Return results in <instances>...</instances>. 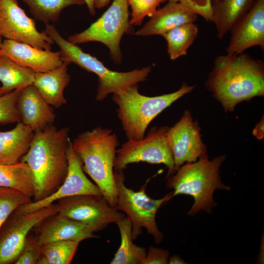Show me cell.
Returning a JSON list of instances; mask_svg holds the SVG:
<instances>
[{"instance_id":"6da1fadb","label":"cell","mask_w":264,"mask_h":264,"mask_svg":"<svg viewBox=\"0 0 264 264\" xmlns=\"http://www.w3.org/2000/svg\"><path fill=\"white\" fill-rule=\"evenodd\" d=\"M206 86L225 110L232 111L238 103L264 96V63L243 52L218 56Z\"/></svg>"},{"instance_id":"7a4b0ae2","label":"cell","mask_w":264,"mask_h":264,"mask_svg":"<svg viewBox=\"0 0 264 264\" xmlns=\"http://www.w3.org/2000/svg\"><path fill=\"white\" fill-rule=\"evenodd\" d=\"M69 133V128L58 129L53 125L35 132L29 149L21 160L28 165L33 177V201L49 197L65 180L68 168Z\"/></svg>"},{"instance_id":"3957f363","label":"cell","mask_w":264,"mask_h":264,"mask_svg":"<svg viewBox=\"0 0 264 264\" xmlns=\"http://www.w3.org/2000/svg\"><path fill=\"white\" fill-rule=\"evenodd\" d=\"M118 145L116 133L111 129L101 127L81 132L72 141L73 150L82 161L84 171L114 208L117 192L114 162Z\"/></svg>"},{"instance_id":"277c9868","label":"cell","mask_w":264,"mask_h":264,"mask_svg":"<svg viewBox=\"0 0 264 264\" xmlns=\"http://www.w3.org/2000/svg\"><path fill=\"white\" fill-rule=\"evenodd\" d=\"M225 159L220 155L212 160L206 156L198 160L187 162L180 166L173 175L167 177V187L172 189V197L178 195L192 197L194 202L187 212L194 216L201 210L211 213L217 205L213 198L216 190H230L221 180L220 167Z\"/></svg>"},{"instance_id":"5b68a950","label":"cell","mask_w":264,"mask_h":264,"mask_svg":"<svg viewBox=\"0 0 264 264\" xmlns=\"http://www.w3.org/2000/svg\"><path fill=\"white\" fill-rule=\"evenodd\" d=\"M44 30L59 47L63 62L74 63L98 76L96 100L102 101L110 94L119 93L145 81L152 70L151 66L128 72H118L107 68L100 61L84 52L77 44L65 39L52 24L45 25Z\"/></svg>"},{"instance_id":"8992f818","label":"cell","mask_w":264,"mask_h":264,"mask_svg":"<svg viewBox=\"0 0 264 264\" xmlns=\"http://www.w3.org/2000/svg\"><path fill=\"white\" fill-rule=\"evenodd\" d=\"M138 85L112 95L116 112L128 140H138L145 135L150 123L162 111L194 87L183 83L177 90L155 96L142 95Z\"/></svg>"},{"instance_id":"52a82bcc","label":"cell","mask_w":264,"mask_h":264,"mask_svg":"<svg viewBox=\"0 0 264 264\" xmlns=\"http://www.w3.org/2000/svg\"><path fill=\"white\" fill-rule=\"evenodd\" d=\"M114 177L117 192L115 208L124 212L130 220L132 240H136L144 228L155 243H160L164 237L156 223V215L160 207L173 198L172 192L162 198L154 199L147 195L146 185L137 191L127 187L123 171H114Z\"/></svg>"},{"instance_id":"ba28073f","label":"cell","mask_w":264,"mask_h":264,"mask_svg":"<svg viewBox=\"0 0 264 264\" xmlns=\"http://www.w3.org/2000/svg\"><path fill=\"white\" fill-rule=\"evenodd\" d=\"M128 0H113L109 8L86 29L68 37L70 43L78 44L90 42L107 46L116 64L122 60L120 42L123 36L132 31Z\"/></svg>"},{"instance_id":"9c48e42d","label":"cell","mask_w":264,"mask_h":264,"mask_svg":"<svg viewBox=\"0 0 264 264\" xmlns=\"http://www.w3.org/2000/svg\"><path fill=\"white\" fill-rule=\"evenodd\" d=\"M169 127H153L140 139L128 140L117 149L114 170H125L128 165L139 162L163 164L168 168L167 177L177 171L167 138Z\"/></svg>"},{"instance_id":"30bf717a","label":"cell","mask_w":264,"mask_h":264,"mask_svg":"<svg viewBox=\"0 0 264 264\" xmlns=\"http://www.w3.org/2000/svg\"><path fill=\"white\" fill-rule=\"evenodd\" d=\"M58 213L55 203L29 213L13 212L0 229V264L14 263L30 230Z\"/></svg>"},{"instance_id":"8fae6325","label":"cell","mask_w":264,"mask_h":264,"mask_svg":"<svg viewBox=\"0 0 264 264\" xmlns=\"http://www.w3.org/2000/svg\"><path fill=\"white\" fill-rule=\"evenodd\" d=\"M57 201L59 214L90 227L94 232L125 217L103 195H79Z\"/></svg>"},{"instance_id":"7c38bea8","label":"cell","mask_w":264,"mask_h":264,"mask_svg":"<svg viewBox=\"0 0 264 264\" xmlns=\"http://www.w3.org/2000/svg\"><path fill=\"white\" fill-rule=\"evenodd\" d=\"M0 35L36 48L50 50L53 40L40 32L35 21L20 6L18 0H0Z\"/></svg>"},{"instance_id":"4fadbf2b","label":"cell","mask_w":264,"mask_h":264,"mask_svg":"<svg viewBox=\"0 0 264 264\" xmlns=\"http://www.w3.org/2000/svg\"><path fill=\"white\" fill-rule=\"evenodd\" d=\"M167 138L176 170L185 163L206 156L207 148L202 141L199 125L188 110L169 128Z\"/></svg>"},{"instance_id":"5bb4252c","label":"cell","mask_w":264,"mask_h":264,"mask_svg":"<svg viewBox=\"0 0 264 264\" xmlns=\"http://www.w3.org/2000/svg\"><path fill=\"white\" fill-rule=\"evenodd\" d=\"M68 168L66 176L53 194L39 201H32L18 208L22 213H29L48 206L57 200L66 197L79 195H103L98 187L86 176L83 169V162L73 150L72 141L67 149Z\"/></svg>"},{"instance_id":"9a60e30c","label":"cell","mask_w":264,"mask_h":264,"mask_svg":"<svg viewBox=\"0 0 264 264\" xmlns=\"http://www.w3.org/2000/svg\"><path fill=\"white\" fill-rule=\"evenodd\" d=\"M227 54H239L248 48H264V0H255L248 12L232 27Z\"/></svg>"},{"instance_id":"2e32d148","label":"cell","mask_w":264,"mask_h":264,"mask_svg":"<svg viewBox=\"0 0 264 264\" xmlns=\"http://www.w3.org/2000/svg\"><path fill=\"white\" fill-rule=\"evenodd\" d=\"M0 56H5L35 72H46L59 67L63 63L59 51L41 49L8 39L3 41Z\"/></svg>"},{"instance_id":"e0dca14e","label":"cell","mask_w":264,"mask_h":264,"mask_svg":"<svg viewBox=\"0 0 264 264\" xmlns=\"http://www.w3.org/2000/svg\"><path fill=\"white\" fill-rule=\"evenodd\" d=\"M37 226L38 228L35 238L40 246L55 241L80 242L88 239L98 238L90 227L59 213L47 218Z\"/></svg>"},{"instance_id":"ac0fdd59","label":"cell","mask_w":264,"mask_h":264,"mask_svg":"<svg viewBox=\"0 0 264 264\" xmlns=\"http://www.w3.org/2000/svg\"><path fill=\"white\" fill-rule=\"evenodd\" d=\"M21 122L34 132L53 125L56 115L36 88L30 85L22 89L17 103Z\"/></svg>"},{"instance_id":"d6986e66","label":"cell","mask_w":264,"mask_h":264,"mask_svg":"<svg viewBox=\"0 0 264 264\" xmlns=\"http://www.w3.org/2000/svg\"><path fill=\"white\" fill-rule=\"evenodd\" d=\"M198 15L194 13L182 4L169 1L163 7L157 9L151 19L134 35L147 36L162 35L178 26L195 22Z\"/></svg>"},{"instance_id":"ffe728a7","label":"cell","mask_w":264,"mask_h":264,"mask_svg":"<svg viewBox=\"0 0 264 264\" xmlns=\"http://www.w3.org/2000/svg\"><path fill=\"white\" fill-rule=\"evenodd\" d=\"M68 62H63L59 67L44 72H36L32 85L45 102L55 108L66 103L64 90L70 81L67 72Z\"/></svg>"},{"instance_id":"44dd1931","label":"cell","mask_w":264,"mask_h":264,"mask_svg":"<svg viewBox=\"0 0 264 264\" xmlns=\"http://www.w3.org/2000/svg\"><path fill=\"white\" fill-rule=\"evenodd\" d=\"M34 134L32 129L21 121L12 130L0 131V164L19 162L29 149Z\"/></svg>"},{"instance_id":"7402d4cb","label":"cell","mask_w":264,"mask_h":264,"mask_svg":"<svg viewBox=\"0 0 264 264\" xmlns=\"http://www.w3.org/2000/svg\"><path fill=\"white\" fill-rule=\"evenodd\" d=\"M255 0H220L214 4L213 20L217 37L222 39L248 12Z\"/></svg>"},{"instance_id":"603a6c76","label":"cell","mask_w":264,"mask_h":264,"mask_svg":"<svg viewBox=\"0 0 264 264\" xmlns=\"http://www.w3.org/2000/svg\"><path fill=\"white\" fill-rule=\"evenodd\" d=\"M0 187L13 189L33 198L34 180L28 165L22 161L12 164H0Z\"/></svg>"},{"instance_id":"cb8c5ba5","label":"cell","mask_w":264,"mask_h":264,"mask_svg":"<svg viewBox=\"0 0 264 264\" xmlns=\"http://www.w3.org/2000/svg\"><path fill=\"white\" fill-rule=\"evenodd\" d=\"M117 224L120 235V246L110 264H141L147 251L144 247L133 242L132 225L130 220L125 216L118 220Z\"/></svg>"},{"instance_id":"d4e9b609","label":"cell","mask_w":264,"mask_h":264,"mask_svg":"<svg viewBox=\"0 0 264 264\" xmlns=\"http://www.w3.org/2000/svg\"><path fill=\"white\" fill-rule=\"evenodd\" d=\"M35 73L5 56H0V82L7 93L32 85Z\"/></svg>"},{"instance_id":"484cf974","label":"cell","mask_w":264,"mask_h":264,"mask_svg":"<svg viewBox=\"0 0 264 264\" xmlns=\"http://www.w3.org/2000/svg\"><path fill=\"white\" fill-rule=\"evenodd\" d=\"M198 33V28L195 22L176 27L161 36L167 43V52L171 60H175L186 55Z\"/></svg>"},{"instance_id":"4316f807","label":"cell","mask_w":264,"mask_h":264,"mask_svg":"<svg viewBox=\"0 0 264 264\" xmlns=\"http://www.w3.org/2000/svg\"><path fill=\"white\" fill-rule=\"evenodd\" d=\"M34 19L44 24L57 22L62 11L71 5L85 4L84 0H22Z\"/></svg>"},{"instance_id":"83f0119b","label":"cell","mask_w":264,"mask_h":264,"mask_svg":"<svg viewBox=\"0 0 264 264\" xmlns=\"http://www.w3.org/2000/svg\"><path fill=\"white\" fill-rule=\"evenodd\" d=\"M79 243L73 241H59L44 244L41 246L37 264H69Z\"/></svg>"},{"instance_id":"f1b7e54d","label":"cell","mask_w":264,"mask_h":264,"mask_svg":"<svg viewBox=\"0 0 264 264\" xmlns=\"http://www.w3.org/2000/svg\"><path fill=\"white\" fill-rule=\"evenodd\" d=\"M32 201L31 198L20 191L0 187V229L13 212Z\"/></svg>"},{"instance_id":"f546056e","label":"cell","mask_w":264,"mask_h":264,"mask_svg":"<svg viewBox=\"0 0 264 264\" xmlns=\"http://www.w3.org/2000/svg\"><path fill=\"white\" fill-rule=\"evenodd\" d=\"M22 89H15L0 95V124L7 125L21 121L17 103Z\"/></svg>"},{"instance_id":"4dcf8cb0","label":"cell","mask_w":264,"mask_h":264,"mask_svg":"<svg viewBox=\"0 0 264 264\" xmlns=\"http://www.w3.org/2000/svg\"><path fill=\"white\" fill-rule=\"evenodd\" d=\"M168 0H128L132 10L130 24L140 25L147 16L152 17L160 4Z\"/></svg>"},{"instance_id":"1f68e13d","label":"cell","mask_w":264,"mask_h":264,"mask_svg":"<svg viewBox=\"0 0 264 264\" xmlns=\"http://www.w3.org/2000/svg\"><path fill=\"white\" fill-rule=\"evenodd\" d=\"M41 246L36 238L28 236L15 264H37L40 259Z\"/></svg>"},{"instance_id":"d6a6232c","label":"cell","mask_w":264,"mask_h":264,"mask_svg":"<svg viewBox=\"0 0 264 264\" xmlns=\"http://www.w3.org/2000/svg\"><path fill=\"white\" fill-rule=\"evenodd\" d=\"M168 1L179 2L194 13L201 16L207 22H213V7L211 0H168Z\"/></svg>"},{"instance_id":"836d02e7","label":"cell","mask_w":264,"mask_h":264,"mask_svg":"<svg viewBox=\"0 0 264 264\" xmlns=\"http://www.w3.org/2000/svg\"><path fill=\"white\" fill-rule=\"evenodd\" d=\"M169 257L167 250L151 246L141 264H167Z\"/></svg>"},{"instance_id":"e575fe53","label":"cell","mask_w":264,"mask_h":264,"mask_svg":"<svg viewBox=\"0 0 264 264\" xmlns=\"http://www.w3.org/2000/svg\"><path fill=\"white\" fill-rule=\"evenodd\" d=\"M264 117H263L261 121L256 125L252 132L253 135L259 140H261L264 136Z\"/></svg>"},{"instance_id":"d590c367","label":"cell","mask_w":264,"mask_h":264,"mask_svg":"<svg viewBox=\"0 0 264 264\" xmlns=\"http://www.w3.org/2000/svg\"><path fill=\"white\" fill-rule=\"evenodd\" d=\"M168 264H187V263L183 260L178 255H174L169 257Z\"/></svg>"},{"instance_id":"8d00e7d4","label":"cell","mask_w":264,"mask_h":264,"mask_svg":"<svg viewBox=\"0 0 264 264\" xmlns=\"http://www.w3.org/2000/svg\"><path fill=\"white\" fill-rule=\"evenodd\" d=\"M87 5L89 14L94 16L95 14V8L94 6V0H84Z\"/></svg>"},{"instance_id":"74e56055","label":"cell","mask_w":264,"mask_h":264,"mask_svg":"<svg viewBox=\"0 0 264 264\" xmlns=\"http://www.w3.org/2000/svg\"><path fill=\"white\" fill-rule=\"evenodd\" d=\"M110 0H94V6L95 9H101L106 6Z\"/></svg>"},{"instance_id":"f35d334b","label":"cell","mask_w":264,"mask_h":264,"mask_svg":"<svg viewBox=\"0 0 264 264\" xmlns=\"http://www.w3.org/2000/svg\"><path fill=\"white\" fill-rule=\"evenodd\" d=\"M7 93L6 91L1 87H0V95Z\"/></svg>"},{"instance_id":"ab89813d","label":"cell","mask_w":264,"mask_h":264,"mask_svg":"<svg viewBox=\"0 0 264 264\" xmlns=\"http://www.w3.org/2000/svg\"><path fill=\"white\" fill-rule=\"evenodd\" d=\"M2 37L0 35V53H1V50L2 48V43H3V40H2Z\"/></svg>"},{"instance_id":"60d3db41","label":"cell","mask_w":264,"mask_h":264,"mask_svg":"<svg viewBox=\"0 0 264 264\" xmlns=\"http://www.w3.org/2000/svg\"><path fill=\"white\" fill-rule=\"evenodd\" d=\"M220 1V0H211V2H212V5H213L214 4L218 3V2H219Z\"/></svg>"}]
</instances>
